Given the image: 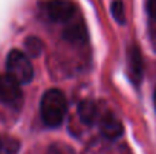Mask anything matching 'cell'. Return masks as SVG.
I'll return each mask as SVG.
<instances>
[{
	"mask_svg": "<svg viewBox=\"0 0 156 154\" xmlns=\"http://www.w3.org/2000/svg\"><path fill=\"white\" fill-rule=\"evenodd\" d=\"M97 123H99V128L101 135L104 138L110 139V141H115V139L121 138L123 135V124L111 112L100 115V119Z\"/></svg>",
	"mask_w": 156,
	"mask_h": 154,
	"instance_id": "5b68a950",
	"label": "cell"
},
{
	"mask_svg": "<svg viewBox=\"0 0 156 154\" xmlns=\"http://www.w3.org/2000/svg\"><path fill=\"white\" fill-rule=\"evenodd\" d=\"M67 113V100L59 89H49L44 93L40 102V115L48 127H58Z\"/></svg>",
	"mask_w": 156,
	"mask_h": 154,
	"instance_id": "6da1fadb",
	"label": "cell"
},
{
	"mask_svg": "<svg viewBox=\"0 0 156 154\" xmlns=\"http://www.w3.org/2000/svg\"><path fill=\"white\" fill-rule=\"evenodd\" d=\"M5 65H7V75L19 85L30 83L34 76V70L29 57L18 49H12L8 53Z\"/></svg>",
	"mask_w": 156,
	"mask_h": 154,
	"instance_id": "3957f363",
	"label": "cell"
},
{
	"mask_svg": "<svg viewBox=\"0 0 156 154\" xmlns=\"http://www.w3.org/2000/svg\"><path fill=\"white\" fill-rule=\"evenodd\" d=\"M148 12L156 21V0H148Z\"/></svg>",
	"mask_w": 156,
	"mask_h": 154,
	"instance_id": "4fadbf2b",
	"label": "cell"
},
{
	"mask_svg": "<svg viewBox=\"0 0 156 154\" xmlns=\"http://www.w3.org/2000/svg\"><path fill=\"white\" fill-rule=\"evenodd\" d=\"M63 37L65 40H67L71 44H81L88 38V32L85 29V25L82 21H76V18L73 21H70L69 23H66V27L63 30Z\"/></svg>",
	"mask_w": 156,
	"mask_h": 154,
	"instance_id": "ba28073f",
	"label": "cell"
},
{
	"mask_svg": "<svg viewBox=\"0 0 156 154\" xmlns=\"http://www.w3.org/2000/svg\"><path fill=\"white\" fill-rule=\"evenodd\" d=\"M23 101L21 85L7 74H0V102L11 108H19Z\"/></svg>",
	"mask_w": 156,
	"mask_h": 154,
	"instance_id": "277c9868",
	"label": "cell"
},
{
	"mask_svg": "<svg viewBox=\"0 0 156 154\" xmlns=\"http://www.w3.org/2000/svg\"><path fill=\"white\" fill-rule=\"evenodd\" d=\"M111 12H112L114 19L119 25H123L126 22V18H125V7L121 0H114L112 2V4H111Z\"/></svg>",
	"mask_w": 156,
	"mask_h": 154,
	"instance_id": "8fae6325",
	"label": "cell"
},
{
	"mask_svg": "<svg viewBox=\"0 0 156 154\" xmlns=\"http://www.w3.org/2000/svg\"><path fill=\"white\" fill-rule=\"evenodd\" d=\"M44 49V44L40 38L37 37H29L25 41V51H26V56L27 57H37L41 55Z\"/></svg>",
	"mask_w": 156,
	"mask_h": 154,
	"instance_id": "30bf717a",
	"label": "cell"
},
{
	"mask_svg": "<svg viewBox=\"0 0 156 154\" xmlns=\"http://www.w3.org/2000/svg\"><path fill=\"white\" fill-rule=\"evenodd\" d=\"M21 142L11 135H0V154H18Z\"/></svg>",
	"mask_w": 156,
	"mask_h": 154,
	"instance_id": "9c48e42d",
	"label": "cell"
},
{
	"mask_svg": "<svg viewBox=\"0 0 156 154\" xmlns=\"http://www.w3.org/2000/svg\"><path fill=\"white\" fill-rule=\"evenodd\" d=\"M48 154H76V150L66 143H54L49 146Z\"/></svg>",
	"mask_w": 156,
	"mask_h": 154,
	"instance_id": "7c38bea8",
	"label": "cell"
},
{
	"mask_svg": "<svg viewBox=\"0 0 156 154\" xmlns=\"http://www.w3.org/2000/svg\"><path fill=\"white\" fill-rule=\"evenodd\" d=\"M127 64H129V76L134 85H138L143 79V57L140 48L133 45L127 52Z\"/></svg>",
	"mask_w": 156,
	"mask_h": 154,
	"instance_id": "8992f818",
	"label": "cell"
},
{
	"mask_svg": "<svg viewBox=\"0 0 156 154\" xmlns=\"http://www.w3.org/2000/svg\"><path fill=\"white\" fill-rule=\"evenodd\" d=\"M38 8L44 18L55 23H69L78 14L77 5L70 0H45L38 4Z\"/></svg>",
	"mask_w": 156,
	"mask_h": 154,
	"instance_id": "7a4b0ae2",
	"label": "cell"
},
{
	"mask_svg": "<svg viewBox=\"0 0 156 154\" xmlns=\"http://www.w3.org/2000/svg\"><path fill=\"white\" fill-rule=\"evenodd\" d=\"M154 104H155V109H156V92H155V95H154Z\"/></svg>",
	"mask_w": 156,
	"mask_h": 154,
	"instance_id": "5bb4252c",
	"label": "cell"
},
{
	"mask_svg": "<svg viewBox=\"0 0 156 154\" xmlns=\"http://www.w3.org/2000/svg\"><path fill=\"white\" fill-rule=\"evenodd\" d=\"M77 113L80 116L81 122L86 126H93L99 122L100 119V111L96 102L92 100H83L78 104Z\"/></svg>",
	"mask_w": 156,
	"mask_h": 154,
	"instance_id": "52a82bcc",
	"label": "cell"
}]
</instances>
